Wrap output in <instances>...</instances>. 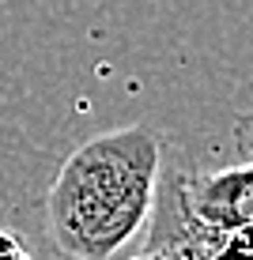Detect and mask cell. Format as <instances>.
Returning <instances> with one entry per match:
<instances>
[{"label": "cell", "instance_id": "1", "mask_svg": "<svg viewBox=\"0 0 253 260\" xmlns=\"http://www.w3.org/2000/svg\"><path fill=\"white\" fill-rule=\"evenodd\" d=\"M166 143L148 124L98 132L61 162L46 189V234L68 260H117L151 222Z\"/></svg>", "mask_w": 253, "mask_h": 260}, {"label": "cell", "instance_id": "2", "mask_svg": "<svg viewBox=\"0 0 253 260\" xmlns=\"http://www.w3.org/2000/svg\"><path fill=\"white\" fill-rule=\"evenodd\" d=\"M182 200L189 215L215 230H253V162L189 174L182 170Z\"/></svg>", "mask_w": 253, "mask_h": 260}, {"label": "cell", "instance_id": "3", "mask_svg": "<svg viewBox=\"0 0 253 260\" xmlns=\"http://www.w3.org/2000/svg\"><path fill=\"white\" fill-rule=\"evenodd\" d=\"M0 260H38V256L31 253V245H26L23 234L0 226Z\"/></svg>", "mask_w": 253, "mask_h": 260}, {"label": "cell", "instance_id": "4", "mask_svg": "<svg viewBox=\"0 0 253 260\" xmlns=\"http://www.w3.org/2000/svg\"><path fill=\"white\" fill-rule=\"evenodd\" d=\"M234 147H238V162H253V106L242 113L238 128H234Z\"/></svg>", "mask_w": 253, "mask_h": 260}, {"label": "cell", "instance_id": "5", "mask_svg": "<svg viewBox=\"0 0 253 260\" xmlns=\"http://www.w3.org/2000/svg\"><path fill=\"white\" fill-rule=\"evenodd\" d=\"M61 260H68V256H61ZM132 260H159V253H155V249H144V253L132 256Z\"/></svg>", "mask_w": 253, "mask_h": 260}]
</instances>
